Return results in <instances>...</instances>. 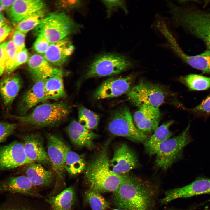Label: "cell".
I'll use <instances>...</instances> for the list:
<instances>
[{
  "label": "cell",
  "instance_id": "obj_1",
  "mask_svg": "<svg viewBox=\"0 0 210 210\" xmlns=\"http://www.w3.org/2000/svg\"><path fill=\"white\" fill-rule=\"evenodd\" d=\"M159 190L155 183L127 173L113 192L112 200L122 210H154Z\"/></svg>",
  "mask_w": 210,
  "mask_h": 210
},
{
  "label": "cell",
  "instance_id": "obj_2",
  "mask_svg": "<svg viewBox=\"0 0 210 210\" xmlns=\"http://www.w3.org/2000/svg\"><path fill=\"white\" fill-rule=\"evenodd\" d=\"M166 5L173 26L202 40L210 50V10L191 5H177L169 1Z\"/></svg>",
  "mask_w": 210,
  "mask_h": 210
},
{
  "label": "cell",
  "instance_id": "obj_3",
  "mask_svg": "<svg viewBox=\"0 0 210 210\" xmlns=\"http://www.w3.org/2000/svg\"><path fill=\"white\" fill-rule=\"evenodd\" d=\"M107 146L87 163L85 176L90 189L100 192H112L119 186L123 175L113 173L110 169Z\"/></svg>",
  "mask_w": 210,
  "mask_h": 210
},
{
  "label": "cell",
  "instance_id": "obj_4",
  "mask_svg": "<svg viewBox=\"0 0 210 210\" xmlns=\"http://www.w3.org/2000/svg\"><path fill=\"white\" fill-rule=\"evenodd\" d=\"M70 111L67 103L58 102L40 104L27 115L10 117L30 126L42 127L60 123L68 117Z\"/></svg>",
  "mask_w": 210,
  "mask_h": 210
},
{
  "label": "cell",
  "instance_id": "obj_5",
  "mask_svg": "<svg viewBox=\"0 0 210 210\" xmlns=\"http://www.w3.org/2000/svg\"><path fill=\"white\" fill-rule=\"evenodd\" d=\"M76 27L73 22L64 13L55 12L43 19L34 29V33L37 36H43L52 43L67 37Z\"/></svg>",
  "mask_w": 210,
  "mask_h": 210
},
{
  "label": "cell",
  "instance_id": "obj_6",
  "mask_svg": "<svg viewBox=\"0 0 210 210\" xmlns=\"http://www.w3.org/2000/svg\"><path fill=\"white\" fill-rule=\"evenodd\" d=\"M132 65L131 61L122 55L113 53L102 54L92 62L85 78L87 79L115 75L125 71Z\"/></svg>",
  "mask_w": 210,
  "mask_h": 210
},
{
  "label": "cell",
  "instance_id": "obj_7",
  "mask_svg": "<svg viewBox=\"0 0 210 210\" xmlns=\"http://www.w3.org/2000/svg\"><path fill=\"white\" fill-rule=\"evenodd\" d=\"M108 129L114 135L123 137L134 141L145 142L148 136L134 124L128 108L123 107L114 111L108 125Z\"/></svg>",
  "mask_w": 210,
  "mask_h": 210
},
{
  "label": "cell",
  "instance_id": "obj_8",
  "mask_svg": "<svg viewBox=\"0 0 210 210\" xmlns=\"http://www.w3.org/2000/svg\"><path fill=\"white\" fill-rule=\"evenodd\" d=\"M189 128V125L178 135L170 138L160 145L155 160L159 167L166 170L181 156L183 149L191 141Z\"/></svg>",
  "mask_w": 210,
  "mask_h": 210
},
{
  "label": "cell",
  "instance_id": "obj_9",
  "mask_svg": "<svg viewBox=\"0 0 210 210\" xmlns=\"http://www.w3.org/2000/svg\"><path fill=\"white\" fill-rule=\"evenodd\" d=\"M127 93L128 100L139 107L149 106L159 108L165 98L164 93L161 88L147 83H140Z\"/></svg>",
  "mask_w": 210,
  "mask_h": 210
},
{
  "label": "cell",
  "instance_id": "obj_10",
  "mask_svg": "<svg viewBox=\"0 0 210 210\" xmlns=\"http://www.w3.org/2000/svg\"><path fill=\"white\" fill-rule=\"evenodd\" d=\"M32 163L27 157L23 144L15 141L0 147V170L11 169Z\"/></svg>",
  "mask_w": 210,
  "mask_h": 210
},
{
  "label": "cell",
  "instance_id": "obj_11",
  "mask_svg": "<svg viewBox=\"0 0 210 210\" xmlns=\"http://www.w3.org/2000/svg\"><path fill=\"white\" fill-rule=\"evenodd\" d=\"M203 194H210V178H198L186 186L168 190L160 201L166 204L176 199Z\"/></svg>",
  "mask_w": 210,
  "mask_h": 210
},
{
  "label": "cell",
  "instance_id": "obj_12",
  "mask_svg": "<svg viewBox=\"0 0 210 210\" xmlns=\"http://www.w3.org/2000/svg\"><path fill=\"white\" fill-rule=\"evenodd\" d=\"M47 139L48 155L54 171L61 179L65 171L64 164L67 146L61 138L55 134H48Z\"/></svg>",
  "mask_w": 210,
  "mask_h": 210
},
{
  "label": "cell",
  "instance_id": "obj_13",
  "mask_svg": "<svg viewBox=\"0 0 210 210\" xmlns=\"http://www.w3.org/2000/svg\"><path fill=\"white\" fill-rule=\"evenodd\" d=\"M109 164L111 170L119 175L128 173L139 166L134 152L124 143L115 150L112 158L109 160Z\"/></svg>",
  "mask_w": 210,
  "mask_h": 210
},
{
  "label": "cell",
  "instance_id": "obj_14",
  "mask_svg": "<svg viewBox=\"0 0 210 210\" xmlns=\"http://www.w3.org/2000/svg\"><path fill=\"white\" fill-rule=\"evenodd\" d=\"M132 82L131 76L111 78L103 81L94 92L97 99L117 97L127 93L131 89Z\"/></svg>",
  "mask_w": 210,
  "mask_h": 210
},
{
  "label": "cell",
  "instance_id": "obj_15",
  "mask_svg": "<svg viewBox=\"0 0 210 210\" xmlns=\"http://www.w3.org/2000/svg\"><path fill=\"white\" fill-rule=\"evenodd\" d=\"M160 117L158 108L144 106L139 107L134 113L133 120L139 130L144 132H151L158 127Z\"/></svg>",
  "mask_w": 210,
  "mask_h": 210
},
{
  "label": "cell",
  "instance_id": "obj_16",
  "mask_svg": "<svg viewBox=\"0 0 210 210\" xmlns=\"http://www.w3.org/2000/svg\"><path fill=\"white\" fill-rule=\"evenodd\" d=\"M28 69L34 82L45 80L51 76L63 72L53 67L44 57L39 54L32 55L28 61Z\"/></svg>",
  "mask_w": 210,
  "mask_h": 210
},
{
  "label": "cell",
  "instance_id": "obj_17",
  "mask_svg": "<svg viewBox=\"0 0 210 210\" xmlns=\"http://www.w3.org/2000/svg\"><path fill=\"white\" fill-rule=\"evenodd\" d=\"M168 47L174 54L190 66L203 73H210V50H207L196 55H189L183 50L175 40L171 41Z\"/></svg>",
  "mask_w": 210,
  "mask_h": 210
},
{
  "label": "cell",
  "instance_id": "obj_18",
  "mask_svg": "<svg viewBox=\"0 0 210 210\" xmlns=\"http://www.w3.org/2000/svg\"><path fill=\"white\" fill-rule=\"evenodd\" d=\"M24 147L26 155L32 162H38L44 164L51 163L44 148L42 137L36 133H32L23 137Z\"/></svg>",
  "mask_w": 210,
  "mask_h": 210
},
{
  "label": "cell",
  "instance_id": "obj_19",
  "mask_svg": "<svg viewBox=\"0 0 210 210\" xmlns=\"http://www.w3.org/2000/svg\"><path fill=\"white\" fill-rule=\"evenodd\" d=\"M45 5L41 0H15L8 10L9 20L12 24L17 25L26 17L43 9Z\"/></svg>",
  "mask_w": 210,
  "mask_h": 210
},
{
  "label": "cell",
  "instance_id": "obj_20",
  "mask_svg": "<svg viewBox=\"0 0 210 210\" xmlns=\"http://www.w3.org/2000/svg\"><path fill=\"white\" fill-rule=\"evenodd\" d=\"M74 48L70 39L66 37L51 43L44 57L50 63L60 66L67 60L74 51Z\"/></svg>",
  "mask_w": 210,
  "mask_h": 210
},
{
  "label": "cell",
  "instance_id": "obj_21",
  "mask_svg": "<svg viewBox=\"0 0 210 210\" xmlns=\"http://www.w3.org/2000/svg\"><path fill=\"white\" fill-rule=\"evenodd\" d=\"M66 131L74 145L79 147H85L89 149L94 147L93 140L98 136L76 120H73L69 124Z\"/></svg>",
  "mask_w": 210,
  "mask_h": 210
},
{
  "label": "cell",
  "instance_id": "obj_22",
  "mask_svg": "<svg viewBox=\"0 0 210 210\" xmlns=\"http://www.w3.org/2000/svg\"><path fill=\"white\" fill-rule=\"evenodd\" d=\"M45 80L35 82L24 94L19 106V112L24 116L30 109L40 102L47 100L44 90Z\"/></svg>",
  "mask_w": 210,
  "mask_h": 210
},
{
  "label": "cell",
  "instance_id": "obj_23",
  "mask_svg": "<svg viewBox=\"0 0 210 210\" xmlns=\"http://www.w3.org/2000/svg\"><path fill=\"white\" fill-rule=\"evenodd\" d=\"M35 187L26 176L11 177L0 181V192H9L37 195Z\"/></svg>",
  "mask_w": 210,
  "mask_h": 210
},
{
  "label": "cell",
  "instance_id": "obj_24",
  "mask_svg": "<svg viewBox=\"0 0 210 210\" xmlns=\"http://www.w3.org/2000/svg\"><path fill=\"white\" fill-rule=\"evenodd\" d=\"M22 85L21 79L17 74L5 77L0 81V94L5 104L10 105Z\"/></svg>",
  "mask_w": 210,
  "mask_h": 210
},
{
  "label": "cell",
  "instance_id": "obj_25",
  "mask_svg": "<svg viewBox=\"0 0 210 210\" xmlns=\"http://www.w3.org/2000/svg\"><path fill=\"white\" fill-rule=\"evenodd\" d=\"M174 123L173 120H170L158 127L149 139L144 142L145 149L149 155L156 154L160 145L172 136L169 128Z\"/></svg>",
  "mask_w": 210,
  "mask_h": 210
},
{
  "label": "cell",
  "instance_id": "obj_26",
  "mask_svg": "<svg viewBox=\"0 0 210 210\" xmlns=\"http://www.w3.org/2000/svg\"><path fill=\"white\" fill-rule=\"evenodd\" d=\"M26 176L35 187L48 186L53 180L52 172L46 169L41 165L32 163L26 170Z\"/></svg>",
  "mask_w": 210,
  "mask_h": 210
},
{
  "label": "cell",
  "instance_id": "obj_27",
  "mask_svg": "<svg viewBox=\"0 0 210 210\" xmlns=\"http://www.w3.org/2000/svg\"><path fill=\"white\" fill-rule=\"evenodd\" d=\"M63 72L45 80L44 90L47 100H57L66 97L63 78Z\"/></svg>",
  "mask_w": 210,
  "mask_h": 210
},
{
  "label": "cell",
  "instance_id": "obj_28",
  "mask_svg": "<svg viewBox=\"0 0 210 210\" xmlns=\"http://www.w3.org/2000/svg\"><path fill=\"white\" fill-rule=\"evenodd\" d=\"M87 163L84 156L72 151L67 146L64 162L65 171L76 175L85 170Z\"/></svg>",
  "mask_w": 210,
  "mask_h": 210
},
{
  "label": "cell",
  "instance_id": "obj_29",
  "mask_svg": "<svg viewBox=\"0 0 210 210\" xmlns=\"http://www.w3.org/2000/svg\"><path fill=\"white\" fill-rule=\"evenodd\" d=\"M74 200V189L69 187L57 195L51 197L49 201L52 210H71Z\"/></svg>",
  "mask_w": 210,
  "mask_h": 210
},
{
  "label": "cell",
  "instance_id": "obj_30",
  "mask_svg": "<svg viewBox=\"0 0 210 210\" xmlns=\"http://www.w3.org/2000/svg\"><path fill=\"white\" fill-rule=\"evenodd\" d=\"M180 80L191 90H203L210 88V77L190 74L182 77Z\"/></svg>",
  "mask_w": 210,
  "mask_h": 210
},
{
  "label": "cell",
  "instance_id": "obj_31",
  "mask_svg": "<svg viewBox=\"0 0 210 210\" xmlns=\"http://www.w3.org/2000/svg\"><path fill=\"white\" fill-rule=\"evenodd\" d=\"M45 12L42 9L26 17L16 25V30L25 34L35 29L45 18Z\"/></svg>",
  "mask_w": 210,
  "mask_h": 210
},
{
  "label": "cell",
  "instance_id": "obj_32",
  "mask_svg": "<svg viewBox=\"0 0 210 210\" xmlns=\"http://www.w3.org/2000/svg\"><path fill=\"white\" fill-rule=\"evenodd\" d=\"M78 111V122L80 124L90 130L97 128L99 120L97 114L83 106H79Z\"/></svg>",
  "mask_w": 210,
  "mask_h": 210
},
{
  "label": "cell",
  "instance_id": "obj_33",
  "mask_svg": "<svg viewBox=\"0 0 210 210\" xmlns=\"http://www.w3.org/2000/svg\"><path fill=\"white\" fill-rule=\"evenodd\" d=\"M85 195L92 210H106L109 207V203L99 192L90 189Z\"/></svg>",
  "mask_w": 210,
  "mask_h": 210
},
{
  "label": "cell",
  "instance_id": "obj_34",
  "mask_svg": "<svg viewBox=\"0 0 210 210\" xmlns=\"http://www.w3.org/2000/svg\"><path fill=\"white\" fill-rule=\"evenodd\" d=\"M4 52L5 72L7 74H9L11 73V69L17 52L16 48L12 40L5 43Z\"/></svg>",
  "mask_w": 210,
  "mask_h": 210
},
{
  "label": "cell",
  "instance_id": "obj_35",
  "mask_svg": "<svg viewBox=\"0 0 210 210\" xmlns=\"http://www.w3.org/2000/svg\"><path fill=\"white\" fill-rule=\"evenodd\" d=\"M102 2L106 8L107 17L110 16L112 11L119 8L123 9L126 13L127 12L124 1L103 0Z\"/></svg>",
  "mask_w": 210,
  "mask_h": 210
},
{
  "label": "cell",
  "instance_id": "obj_36",
  "mask_svg": "<svg viewBox=\"0 0 210 210\" xmlns=\"http://www.w3.org/2000/svg\"><path fill=\"white\" fill-rule=\"evenodd\" d=\"M16 127L14 124L7 122L0 123V143L4 141L14 132Z\"/></svg>",
  "mask_w": 210,
  "mask_h": 210
},
{
  "label": "cell",
  "instance_id": "obj_37",
  "mask_svg": "<svg viewBox=\"0 0 210 210\" xmlns=\"http://www.w3.org/2000/svg\"><path fill=\"white\" fill-rule=\"evenodd\" d=\"M29 59L28 51L25 48L21 51L17 52L11 69V73L19 66L28 61Z\"/></svg>",
  "mask_w": 210,
  "mask_h": 210
},
{
  "label": "cell",
  "instance_id": "obj_38",
  "mask_svg": "<svg viewBox=\"0 0 210 210\" xmlns=\"http://www.w3.org/2000/svg\"><path fill=\"white\" fill-rule=\"evenodd\" d=\"M46 38L42 36H37L33 45L34 50L39 53H45L50 44Z\"/></svg>",
  "mask_w": 210,
  "mask_h": 210
},
{
  "label": "cell",
  "instance_id": "obj_39",
  "mask_svg": "<svg viewBox=\"0 0 210 210\" xmlns=\"http://www.w3.org/2000/svg\"><path fill=\"white\" fill-rule=\"evenodd\" d=\"M25 34L20 31L15 30L12 36V41L17 49V52L25 48Z\"/></svg>",
  "mask_w": 210,
  "mask_h": 210
},
{
  "label": "cell",
  "instance_id": "obj_40",
  "mask_svg": "<svg viewBox=\"0 0 210 210\" xmlns=\"http://www.w3.org/2000/svg\"><path fill=\"white\" fill-rule=\"evenodd\" d=\"M192 110L199 113H210V94L200 104Z\"/></svg>",
  "mask_w": 210,
  "mask_h": 210
},
{
  "label": "cell",
  "instance_id": "obj_41",
  "mask_svg": "<svg viewBox=\"0 0 210 210\" xmlns=\"http://www.w3.org/2000/svg\"><path fill=\"white\" fill-rule=\"evenodd\" d=\"M5 43L0 45V76L5 71Z\"/></svg>",
  "mask_w": 210,
  "mask_h": 210
},
{
  "label": "cell",
  "instance_id": "obj_42",
  "mask_svg": "<svg viewBox=\"0 0 210 210\" xmlns=\"http://www.w3.org/2000/svg\"><path fill=\"white\" fill-rule=\"evenodd\" d=\"M12 30L11 26L6 24L0 27V43L7 37Z\"/></svg>",
  "mask_w": 210,
  "mask_h": 210
},
{
  "label": "cell",
  "instance_id": "obj_43",
  "mask_svg": "<svg viewBox=\"0 0 210 210\" xmlns=\"http://www.w3.org/2000/svg\"><path fill=\"white\" fill-rule=\"evenodd\" d=\"M0 210H27L24 209L17 208L12 204V203L6 204L0 207Z\"/></svg>",
  "mask_w": 210,
  "mask_h": 210
},
{
  "label": "cell",
  "instance_id": "obj_44",
  "mask_svg": "<svg viewBox=\"0 0 210 210\" xmlns=\"http://www.w3.org/2000/svg\"><path fill=\"white\" fill-rule=\"evenodd\" d=\"M14 0H0V5L2 6L6 9L10 7L15 1Z\"/></svg>",
  "mask_w": 210,
  "mask_h": 210
},
{
  "label": "cell",
  "instance_id": "obj_45",
  "mask_svg": "<svg viewBox=\"0 0 210 210\" xmlns=\"http://www.w3.org/2000/svg\"><path fill=\"white\" fill-rule=\"evenodd\" d=\"M5 22V19L3 14L0 13V27L6 24Z\"/></svg>",
  "mask_w": 210,
  "mask_h": 210
},
{
  "label": "cell",
  "instance_id": "obj_46",
  "mask_svg": "<svg viewBox=\"0 0 210 210\" xmlns=\"http://www.w3.org/2000/svg\"><path fill=\"white\" fill-rule=\"evenodd\" d=\"M198 206H193V207H192L191 208H190L186 209H184V210H179V209H168L167 210H195V209Z\"/></svg>",
  "mask_w": 210,
  "mask_h": 210
},
{
  "label": "cell",
  "instance_id": "obj_47",
  "mask_svg": "<svg viewBox=\"0 0 210 210\" xmlns=\"http://www.w3.org/2000/svg\"><path fill=\"white\" fill-rule=\"evenodd\" d=\"M6 8L3 7L2 6L0 5V13H2V12Z\"/></svg>",
  "mask_w": 210,
  "mask_h": 210
},
{
  "label": "cell",
  "instance_id": "obj_48",
  "mask_svg": "<svg viewBox=\"0 0 210 210\" xmlns=\"http://www.w3.org/2000/svg\"><path fill=\"white\" fill-rule=\"evenodd\" d=\"M121 210V209H117H117H113V210Z\"/></svg>",
  "mask_w": 210,
  "mask_h": 210
}]
</instances>
